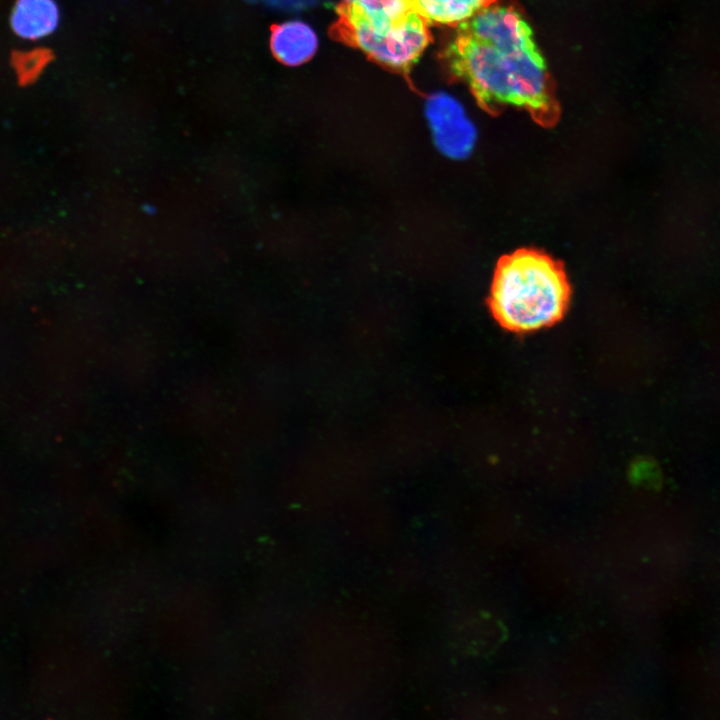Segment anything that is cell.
Here are the masks:
<instances>
[{
    "instance_id": "obj_1",
    "label": "cell",
    "mask_w": 720,
    "mask_h": 720,
    "mask_svg": "<svg viewBox=\"0 0 720 720\" xmlns=\"http://www.w3.org/2000/svg\"><path fill=\"white\" fill-rule=\"evenodd\" d=\"M446 57L452 72L486 109L513 106L542 124L554 120L556 104L545 58L516 8L489 4L459 24Z\"/></svg>"
},
{
    "instance_id": "obj_2",
    "label": "cell",
    "mask_w": 720,
    "mask_h": 720,
    "mask_svg": "<svg viewBox=\"0 0 720 720\" xmlns=\"http://www.w3.org/2000/svg\"><path fill=\"white\" fill-rule=\"evenodd\" d=\"M570 293L558 261L539 250L519 249L498 261L489 307L503 328L531 332L559 321L567 310Z\"/></svg>"
},
{
    "instance_id": "obj_3",
    "label": "cell",
    "mask_w": 720,
    "mask_h": 720,
    "mask_svg": "<svg viewBox=\"0 0 720 720\" xmlns=\"http://www.w3.org/2000/svg\"><path fill=\"white\" fill-rule=\"evenodd\" d=\"M337 33L377 62L407 71L430 41L410 0H348L337 9Z\"/></svg>"
},
{
    "instance_id": "obj_4",
    "label": "cell",
    "mask_w": 720,
    "mask_h": 720,
    "mask_svg": "<svg viewBox=\"0 0 720 720\" xmlns=\"http://www.w3.org/2000/svg\"><path fill=\"white\" fill-rule=\"evenodd\" d=\"M426 117L433 143L445 157L461 160L468 157L476 142V129L464 108L447 95L431 98Z\"/></svg>"
},
{
    "instance_id": "obj_5",
    "label": "cell",
    "mask_w": 720,
    "mask_h": 720,
    "mask_svg": "<svg viewBox=\"0 0 720 720\" xmlns=\"http://www.w3.org/2000/svg\"><path fill=\"white\" fill-rule=\"evenodd\" d=\"M59 22L54 0H17L11 13L13 31L24 39H39L52 33Z\"/></svg>"
},
{
    "instance_id": "obj_6",
    "label": "cell",
    "mask_w": 720,
    "mask_h": 720,
    "mask_svg": "<svg viewBox=\"0 0 720 720\" xmlns=\"http://www.w3.org/2000/svg\"><path fill=\"white\" fill-rule=\"evenodd\" d=\"M317 47L313 30L299 21L275 26L271 35V49L275 57L287 65H299L312 57Z\"/></svg>"
},
{
    "instance_id": "obj_7",
    "label": "cell",
    "mask_w": 720,
    "mask_h": 720,
    "mask_svg": "<svg viewBox=\"0 0 720 720\" xmlns=\"http://www.w3.org/2000/svg\"><path fill=\"white\" fill-rule=\"evenodd\" d=\"M427 24L459 25L491 4V0H410Z\"/></svg>"
},
{
    "instance_id": "obj_8",
    "label": "cell",
    "mask_w": 720,
    "mask_h": 720,
    "mask_svg": "<svg viewBox=\"0 0 720 720\" xmlns=\"http://www.w3.org/2000/svg\"><path fill=\"white\" fill-rule=\"evenodd\" d=\"M51 57L50 51L43 48H36L25 52H15L12 56V65L19 83L27 85L35 81Z\"/></svg>"
},
{
    "instance_id": "obj_9",
    "label": "cell",
    "mask_w": 720,
    "mask_h": 720,
    "mask_svg": "<svg viewBox=\"0 0 720 720\" xmlns=\"http://www.w3.org/2000/svg\"><path fill=\"white\" fill-rule=\"evenodd\" d=\"M265 1H269V2H278L279 0H265Z\"/></svg>"
}]
</instances>
